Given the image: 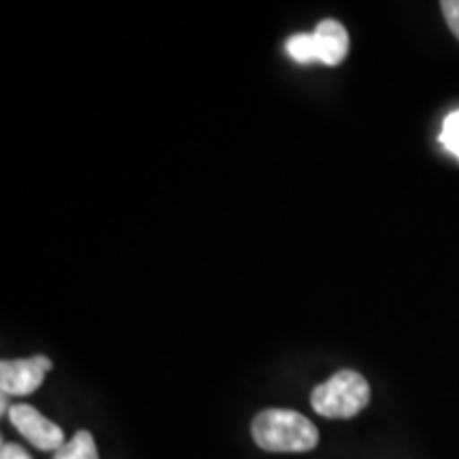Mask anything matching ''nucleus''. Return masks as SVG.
Listing matches in <instances>:
<instances>
[{
	"instance_id": "1",
	"label": "nucleus",
	"mask_w": 459,
	"mask_h": 459,
	"mask_svg": "<svg viewBox=\"0 0 459 459\" xmlns=\"http://www.w3.org/2000/svg\"><path fill=\"white\" fill-rule=\"evenodd\" d=\"M251 436L268 453H307L319 445V432L311 419L287 409L257 412L251 423Z\"/></svg>"
},
{
	"instance_id": "2",
	"label": "nucleus",
	"mask_w": 459,
	"mask_h": 459,
	"mask_svg": "<svg viewBox=\"0 0 459 459\" xmlns=\"http://www.w3.org/2000/svg\"><path fill=\"white\" fill-rule=\"evenodd\" d=\"M368 402L370 385L358 370H338L311 394L313 411L325 419H351Z\"/></svg>"
},
{
	"instance_id": "3",
	"label": "nucleus",
	"mask_w": 459,
	"mask_h": 459,
	"mask_svg": "<svg viewBox=\"0 0 459 459\" xmlns=\"http://www.w3.org/2000/svg\"><path fill=\"white\" fill-rule=\"evenodd\" d=\"M48 355H32L26 359H4L0 364V389L4 395H30L43 385L51 370Z\"/></svg>"
},
{
	"instance_id": "4",
	"label": "nucleus",
	"mask_w": 459,
	"mask_h": 459,
	"mask_svg": "<svg viewBox=\"0 0 459 459\" xmlns=\"http://www.w3.org/2000/svg\"><path fill=\"white\" fill-rule=\"evenodd\" d=\"M9 421L32 446L41 451H60L65 432L30 404H15L9 409Z\"/></svg>"
},
{
	"instance_id": "5",
	"label": "nucleus",
	"mask_w": 459,
	"mask_h": 459,
	"mask_svg": "<svg viewBox=\"0 0 459 459\" xmlns=\"http://www.w3.org/2000/svg\"><path fill=\"white\" fill-rule=\"evenodd\" d=\"M317 43V62L325 66H338L349 54V34L336 20H324L313 30Z\"/></svg>"
},
{
	"instance_id": "6",
	"label": "nucleus",
	"mask_w": 459,
	"mask_h": 459,
	"mask_svg": "<svg viewBox=\"0 0 459 459\" xmlns=\"http://www.w3.org/2000/svg\"><path fill=\"white\" fill-rule=\"evenodd\" d=\"M54 459H100L99 449H96L94 436L90 432H77L68 443L62 445L60 451H56Z\"/></svg>"
},
{
	"instance_id": "7",
	"label": "nucleus",
	"mask_w": 459,
	"mask_h": 459,
	"mask_svg": "<svg viewBox=\"0 0 459 459\" xmlns=\"http://www.w3.org/2000/svg\"><path fill=\"white\" fill-rule=\"evenodd\" d=\"M285 51L291 56V60L300 62V65L317 60V43H315L313 32H298L287 39Z\"/></svg>"
},
{
	"instance_id": "8",
	"label": "nucleus",
	"mask_w": 459,
	"mask_h": 459,
	"mask_svg": "<svg viewBox=\"0 0 459 459\" xmlns=\"http://www.w3.org/2000/svg\"><path fill=\"white\" fill-rule=\"evenodd\" d=\"M438 139H440V143H443V147L446 149V152L453 153V156L459 160V108L457 111L446 115Z\"/></svg>"
},
{
	"instance_id": "9",
	"label": "nucleus",
	"mask_w": 459,
	"mask_h": 459,
	"mask_svg": "<svg viewBox=\"0 0 459 459\" xmlns=\"http://www.w3.org/2000/svg\"><path fill=\"white\" fill-rule=\"evenodd\" d=\"M440 9H443V15L451 28V32L459 39V0H443Z\"/></svg>"
},
{
	"instance_id": "10",
	"label": "nucleus",
	"mask_w": 459,
	"mask_h": 459,
	"mask_svg": "<svg viewBox=\"0 0 459 459\" xmlns=\"http://www.w3.org/2000/svg\"><path fill=\"white\" fill-rule=\"evenodd\" d=\"M0 459H32L28 453L22 449L20 445L13 443H3V449H0Z\"/></svg>"
},
{
	"instance_id": "11",
	"label": "nucleus",
	"mask_w": 459,
	"mask_h": 459,
	"mask_svg": "<svg viewBox=\"0 0 459 459\" xmlns=\"http://www.w3.org/2000/svg\"><path fill=\"white\" fill-rule=\"evenodd\" d=\"M3 412H7V395L3 394Z\"/></svg>"
}]
</instances>
